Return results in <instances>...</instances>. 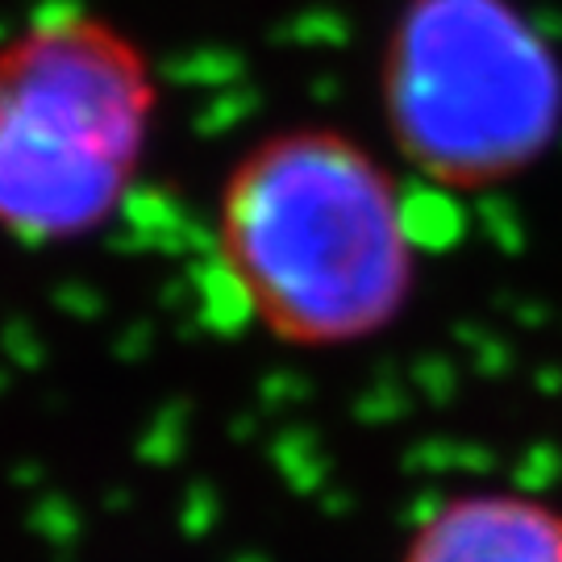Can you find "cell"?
Returning <instances> with one entry per match:
<instances>
[{
    "label": "cell",
    "mask_w": 562,
    "mask_h": 562,
    "mask_svg": "<svg viewBox=\"0 0 562 562\" xmlns=\"http://www.w3.org/2000/svg\"><path fill=\"white\" fill-rule=\"evenodd\" d=\"M146 42L88 4H55L0 38V234L63 246L117 217L159 130Z\"/></svg>",
    "instance_id": "obj_2"
},
{
    "label": "cell",
    "mask_w": 562,
    "mask_h": 562,
    "mask_svg": "<svg viewBox=\"0 0 562 562\" xmlns=\"http://www.w3.org/2000/svg\"><path fill=\"white\" fill-rule=\"evenodd\" d=\"M213 246L229 292L283 346L338 350L383 334L417 288L401 176L341 125H280L217 192Z\"/></svg>",
    "instance_id": "obj_1"
},
{
    "label": "cell",
    "mask_w": 562,
    "mask_h": 562,
    "mask_svg": "<svg viewBox=\"0 0 562 562\" xmlns=\"http://www.w3.org/2000/svg\"><path fill=\"white\" fill-rule=\"evenodd\" d=\"M380 109L401 162L434 188H501L562 138V55L521 0H401Z\"/></svg>",
    "instance_id": "obj_3"
},
{
    "label": "cell",
    "mask_w": 562,
    "mask_h": 562,
    "mask_svg": "<svg viewBox=\"0 0 562 562\" xmlns=\"http://www.w3.org/2000/svg\"><path fill=\"white\" fill-rule=\"evenodd\" d=\"M401 562H562V508L529 492H459L429 508Z\"/></svg>",
    "instance_id": "obj_4"
}]
</instances>
